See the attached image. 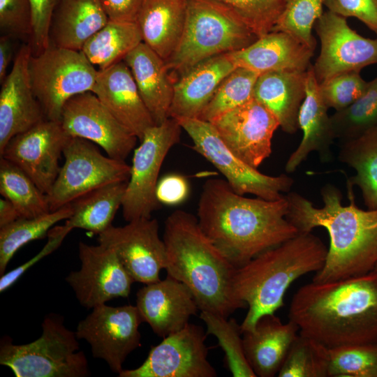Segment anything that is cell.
Returning <instances> with one entry per match:
<instances>
[{
  "label": "cell",
  "mask_w": 377,
  "mask_h": 377,
  "mask_svg": "<svg viewBox=\"0 0 377 377\" xmlns=\"http://www.w3.org/2000/svg\"><path fill=\"white\" fill-rule=\"evenodd\" d=\"M283 196L269 200L235 192L225 179L211 178L202 186L197 219L205 235L236 267L299 232L286 219Z\"/></svg>",
  "instance_id": "6da1fadb"
},
{
  "label": "cell",
  "mask_w": 377,
  "mask_h": 377,
  "mask_svg": "<svg viewBox=\"0 0 377 377\" xmlns=\"http://www.w3.org/2000/svg\"><path fill=\"white\" fill-rule=\"evenodd\" d=\"M349 204H342V193L327 183L320 189L323 206L313 203L295 191L285 197L286 219L299 232L325 228L330 237L326 260L312 281L325 283L368 274L377 264V209H362L355 202L353 186L347 184Z\"/></svg>",
  "instance_id": "7a4b0ae2"
},
{
  "label": "cell",
  "mask_w": 377,
  "mask_h": 377,
  "mask_svg": "<svg viewBox=\"0 0 377 377\" xmlns=\"http://www.w3.org/2000/svg\"><path fill=\"white\" fill-rule=\"evenodd\" d=\"M289 320L328 348L377 343V273L304 285L291 300Z\"/></svg>",
  "instance_id": "3957f363"
},
{
  "label": "cell",
  "mask_w": 377,
  "mask_h": 377,
  "mask_svg": "<svg viewBox=\"0 0 377 377\" xmlns=\"http://www.w3.org/2000/svg\"><path fill=\"white\" fill-rule=\"evenodd\" d=\"M163 239L167 276L190 289L200 311L228 318L247 306L233 293L236 267L205 235L195 216L181 209L172 212L165 221Z\"/></svg>",
  "instance_id": "277c9868"
},
{
  "label": "cell",
  "mask_w": 377,
  "mask_h": 377,
  "mask_svg": "<svg viewBox=\"0 0 377 377\" xmlns=\"http://www.w3.org/2000/svg\"><path fill=\"white\" fill-rule=\"evenodd\" d=\"M327 253L325 244L312 232H298L236 268L233 293L248 307L242 332L252 330L261 316L281 308L290 285L304 274L319 271Z\"/></svg>",
  "instance_id": "5b68a950"
},
{
  "label": "cell",
  "mask_w": 377,
  "mask_h": 377,
  "mask_svg": "<svg viewBox=\"0 0 377 377\" xmlns=\"http://www.w3.org/2000/svg\"><path fill=\"white\" fill-rule=\"evenodd\" d=\"M257 39L237 13L221 0H186L184 30L165 65L169 72L181 75L207 59L242 50Z\"/></svg>",
  "instance_id": "8992f818"
},
{
  "label": "cell",
  "mask_w": 377,
  "mask_h": 377,
  "mask_svg": "<svg viewBox=\"0 0 377 377\" xmlns=\"http://www.w3.org/2000/svg\"><path fill=\"white\" fill-rule=\"evenodd\" d=\"M42 334L26 344H15L9 337L1 341L0 364L16 377H87L88 360L80 350L75 332L68 329L62 316L47 315Z\"/></svg>",
  "instance_id": "52a82bcc"
},
{
  "label": "cell",
  "mask_w": 377,
  "mask_h": 377,
  "mask_svg": "<svg viewBox=\"0 0 377 377\" xmlns=\"http://www.w3.org/2000/svg\"><path fill=\"white\" fill-rule=\"evenodd\" d=\"M29 76L46 119L60 121L63 108L72 97L91 91L98 70L81 50L49 45L31 54Z\"/></svg>",
  "instance_id": "ba28073f"
},
{
  "label": "cell",
  "mask_w": 377,
  "mask_h": 377,
  "mask_svg": "<svg viewBox=\"0 0 377 377\" xmlns=\"http://www.w3.org/2000/svg\"><path fill=\"white\" fill-rule=\"evenodd\" d=\"M193 142V149L210 162L238 194H253L274 200L290 191L293 179L286 174L270 176L260 172L232 152L213 124L199 118H174Z\"/></svg>",
  "instance_id": "9c48e42d"
},
{
  "label": "cell",
  "mask_w": 377,
  "mask_h": 377,
  "mask_svg": "<svg viewBox=\"0 0 377 377\" xmlns=\"http://www.w3.org/2000/svg\"><path fill=\"white\" fill-rule=\"evenodd\" d=\"M64 163L47 195L51 212L104 185L127 182L131 165L103 155L94 143L70 137L64 150Z\"/></svg>",
  "instance_id": "30bf717a"
},
{
  "label": "cell",
  "mask_w": 377,
  "mask_h": 377,
  "mask_svg": "<svg viewBox=\"0 0 377 377\" xmlns=\"http://www.w3.org/2000/svg\"><path fill=\"white\" fill-rule=\"evenodd\" d=\"M182 127L172 117L149 128L135 149L130 177L122 202V213L128 222L151 218L158 209L156 188L160 170L171 148L180 140Z\"/></svg>",
  "instance_id": "8fae6325"
},
{
  "label": "cell",
  "mask_w": 377,
  "mask_h": 377,
  "mask_svg": "<svg viewBox=\"0 0 377 377\" xmlns=\"http://www.w3.org/2000/svg\"><path fill=\"white\" fill-rule=\"evenodd\" d=\"M91 310L79 322L75 334L90 345L94 358L104 360L119 374L128 355L140 346L139 327L143 320L133 305L112 306L105 303Z\"/></svg>",
  "instance_id": "7c38bea8"
},
{
  "label": "cell",
  "mask_w": 377,
  "mask_h": 377,
  "mask_svg": "<svg viewBox=\"0 0 377 377\" xmlns=\"http://www.w3.org/2000/svg\"><path fill=\"white\" fill-rule=\"evenodd\" d=\"M207 332L198 325L188 323L181 330L153 346L137 368L123 369L119 377H216L207 359Z\"/></svg>",
  "instance_id": "4fadbf2b"
},
{
  "label": "cell",
  "mask_w": 377,
  "mask_h": 377,
  "mask_svg": "<svg viewBox=\"0 0 377 377\" xmlns=\"http://www.w3.org/2000/svg\"><path fill=\"white\" fill-rule=\"evenodd\" d=\"M313 29L320 51L312 68L320 84L332 77L360 72L377 64V37L365 38L348 25L346 18L330 10L323 12Z\"/></svg>",
  "instance_id": "5bb4252c"
},
{
  "label": "cell",
  "mask_w": 377,
  "mask_h": 377,
  "mask_svg": "<svg viewBox=\"0 0 377 377\" xmlns=\"http://www.w3.org/2000/svg\"><path fill=\"white\" fill-rule=\"evenodd\" d=\"M98 242L114 250L134 281H158L165 269L166 248L155 219L140 218L124 226L112 225L98 235Z\"/></svg>",
  "instance_id": "9a60e30c"
},
{
  "label": "cell",
  "mask_w": 377,
  "mask_h": 377,
  "mask_svg": "<svg viewBox=\"0 0 377 377\" xmlns=\"http://www.w3.org/2000/svg\"><path fill=\"white\" fill-rule=\"evenodd\" d=\"M80 268L71 272L66 281L80 304L91 309L118 297H127L133 279L124 268L116 253L99 244L78 245Z\"/></svg>",
  "instance_id": "2e32d148"
},
{
  "label": "cell",
  "mask_w": 377,
  "mask_h": 377,
  "mask_svg": "<svg viewBox=\"0 0 377 377\" xmlns=\"http://www.w3.org/2000/svg\"><path fill=\"white\" fill-rule=\"evenodd\" d=\"M60 122L69 137L89 140L118 160L125 161L138 140L91 91L71 98L63 108Z\"/></svg>",
  "instance_id": "e0dca14e"
},
{
  "label": "cell",
  "mask_w": 377,
  "mask_h": 377,
  "mask_svg": "<svg viewBox=\"0 0 377 377\" xmlns=\"http://www.w3.org/2000/svg\"><path fill=\"white\" fill-rule=\"evenodd\" d=\"M69 138L60 121L45 119L13 137L0 157L18 166L47 194L59 172V161Z\"/></svg>",
  "instance_id": "ac0fdd59"
},
{
  "label": "cell",
  "mask_w": 377,
  "mask_h": 377,
  "mask_svg": "<svg viewBox=\"0 0 377 377\" xmlns=\"http://www.w3.org/2000/svg\"><path fill=\"white\" fill-rule=\"evenodd\" d=\"M210 122L228 148L255 168L270 156L279 127L274 116L254 98Z\"/></svg>",
  "instance_id": "d6986e66"
},
{
  "label": "cell",
  "mask_w": 377,
  "mask_h": 377,
  "mask_svg": "<svg viewBox=\"0 0 377 377\" xmlns=\"http://www.w3.org/2000/svg\"><path fill=\"white\" fill-rule=\"evenodd\" d=\"M30 45L18 50L0 91V153L8 142L46 119L35 96L28 71Z\"/></svg>",
  "instance_id": "ffe728a7"
},
{
  "label": "cell",
  "mask_w": 377,
  "mask_h": 377,
  "mask_svg": "<svg viewBox=\"0 0 377 377\" xmlns=\"http://www.w3.org/2000/svg\"><path fill=\"white\" fill-rule=\"evenodd\" d=\"M135 306L143 322L163 338L184 328L199 310L190 289L169 276L140 288Z\"/></svg>",
  "instance_id": "44dd1931"
},
{
  "label": "cell",
  "mask_w": 377,
  "mask_h": 377,
  "mask_svg": "<svg viewBox=\"0 0 377 377\" xmlns=\"http://www.w3.org/2000/svg\"><path fill=\"white\" fill-rule=\"evenodd\" d=\"M91 92L139 140L149 128L155 125L131 71L123 60L98 71Z\"/></svg>",
  "instance_id": "7402d4cb"
},
{
  "label": "cell",
  "mask_w": 377,
  "mask_h": 377,
  "mask_svg": "<svg viewBox=\"0 0 377 377\" xmlns=\"http://www.w3.org/2000/svg\"><path fill=\"white\" fill-rule=\"evenodd\" d=\"M328 109L311 65L307 71L306 96L298 117L299 128L303 136L286 161L287 173L294 172L311 152H316L323 163L332 161V146L336 138Z\"/></svg>",
  "instance_id": "603a6c76"
},
{
  "label": "cell",
  "mask_w": 377,
  "mask_h": 377,
  "mask_svg": "<svg viewBox=\"0 0 377 377\" xmlns=\"http://www.w3.org/2000/svg\"><path fill=\"white\" fill-rule=\"evenodd\" d=\"M228 54L236 67L260 75L271 71L306 72L311 66L314 50L287 33L272 31L246 47Z\"/></svg>",
  "instance_id": "cb8c5ba5"
},
{
  "label": "cell",
  "mask_w": 377,
  "mask_h": 377,
  "mask_svg": "<svg viewBox=\"0 0 377 377\" xmlns=\"http://www.w3.org/2000/svg\"><path fill=\"white\" fill-rule=\"evenodd\" d=\"M298 332L294 322L283 323L274 313L261 316L252 330L242 332L244 353L256 376L279 374Z\"/></svg>",
  "instance_id": "d4e9b609"
},
{
  "label": "cell",
  "mask_w": 377,
  "mask_h": 377,
  "mask_svg": "<svg viewBox=\"0 0 377 377\" xmlns=\"http://www.w3.org/2000/svg\"><path fill=\"white\" fill-rule=\"evenodd\" d=\"M236 66L228 53L207 59L174 82L172 118H199L223 79Z\"/></svg>",
  "instance_id": "484cf974"
},
{
  "label": "cell",
  "mask_w": 377,
  "mask_h": 377,
  "mask_svg": "<svg viewBox=\"0 0 377 377\" xmlns=\"http://www.w3.org/2000/svg\"><path fill=\"white\" fill-rule=\"evenodd\" d=\"M128 66L139 93L155 125L170 118L174 94L165 61L142 42L123 59Z\"/></svg>",
  "instance_id": "4316f807"
},
{
  "label": "cell",
  "mask_w": 377,
  "mask_h": 377,
  "mask_svg": "<svg viewBox=\"0 0 377 377\" xmlns=\"http://www.w3.org/2000/svg\"><path fill=\"white\" fill-rule=\"evenodd\" d=\"M307 71H271L259 75L253 98L276 119L279 127L288 134L299 128L298 117L306 96Z\"/></svg>",
  "instance_id": "83f0119b"
},
{
  "label": "cell",
  "mask_w": 377,
  "mask_h": 377,
  "mask_svg": "<svg viewBox=\"0 0 377 377\" xmlns=\"http://www.w3.org/2000/svg\"><path fill=\"white\" fill-rule=\"evenodd\" d=\"M108 21L100 0H59L51 18L50 45L81 50Z\"/></svg>",
  "instance_id": "f1b7e54d"
},
{
  "label": "cell",
  "mask_w": 377,
  "mask_h": 377,
  "mask_svg": "<svg viewBox=\"0 0 377 377\" xmlns=\"http://www.w3.org/2000/svg\"><path fill=\"white\" fill-rule=\"evenodd\" d=\"M186 13V0H143L136 21L142 42L165 61L177 46Z\"/></svg>",
  "instance_id": "f546056e"
},
{
  "label": "cell",
  "mask_w": 377,
  "mask_h": 377,
  "mask_svg": "<svg viewBox=\"0 0 377 377\" xmlns=\"http://www.w3.org/2000/svg\"><path fill=\"white\" fill-rule=\"evenodd\" d=\"M339 145V161L355 171L347 184L360 188L368 209H377V127Z\"/></svg>",
  "instance_id": "4dcf8cb0"
},
{
  "label": "cell",
  "mask_w": 377,
  "mask_h": 377,
  "mask_svg": "<svg viewBox=\"0 0 377 377\" xmlns=\"http://www.w3.org/2000/svg\"><path fill=\"white\" fill-rule=\"evenodd\" d=\"M127 182L104 185L73 200L70 203L72 214L65 223L72 230L80 228L97 235L104 232L122 205Z\"/></svg>",
  "instance_id": "1f68e13d"
},
{
  "label": "cell",
  "mask_w": 377,
  "mask_h": 377,
  "mask_svg": "<svg viewBox=\"0 0 377 377\" xmlns=\"http://www.w3.org/2000/svg\"><path fill=\"white\" fill-rule=\"evenodd\" d=\"M142 42L136 22L109 20L87 41L81 51L99 71L122 61Z\"/></svg>",
  "instance_id": "d6a6232c"
},
{
  "label": "cell",
  "mask_w": 377,
  "mask_h": 377,
  "mask_svg": "<svg viewBox=\"0 0 377 377\" xmlns=\"http://www.w3.org/2000/svg\"><path fill=\"white\" fill-rule=\"evenodd\" d=\"M72 214L71 204L45 214L32 218H19L0 227V276L15 253L29 242L47 236L58 222L68 219Z\"/></svg>",
  "instance_id": "836d02e7"
},
{
  "label": "cell",
  "mask_w": 377,
  "mask_h": 377,
  "mask_svg": "<svg viewBox=\"0 0 377 377\" xmlns=\"http://www.w3.org/2000/svg\"><path fill=\"white\" fill-rule=\"evenodd\" d=\"M0 193L14 205L19 218L51 212L46 194L22 169L3 157H0Z\"/></svg>",
  "instance_id": "e575fe53"
},
{
  "label": "cell",
  "mask_w": 377,
  "mask_h": 377,
  "mask_svg": "<svg viewBox=\"0 0 377 377\" xmlns=\"http://www.w3.org/2000/svg\"><path fill=\"white\" fill-rule=\"evenodd\" d=\"M200 318L206 325L207 334L216 337L232 376L256 377L246 360L241 326L236 320L207 311H200Z\"/></svg>",
  "instance_id": "d590c367"
},
{
  "label": "cell",
  "mask_w": 377,
  "mask_h": 377,
  "mask_svg": "<svg viewBox=\"0 0 377 377\" xmlns=\"http://www.w3.org/2000/svg\"><path fill=\"white\" fill-rule=\"evenodd\" d=\"M335 138L339 142L359 136L377 127V76L368 82L361 96L348 108L331 115Z\"/></svg>",
  "instance_id": "8d00e7d4"
},
{
  "label": "cell",
  "mask_w": 377,
  "mask_h": 377,
  "mask_svg": "<svg viewBox=\"0 0 377 377\" xmlns=\"http://www.w3.org/2000/svg\"><path fill=\"white\" fill-rule=\"evenodd\" d=\"M258 76L254 71L236 67L221 82L199 119L210 122L251 100Z\"/></svg>",
  "instance_id": "74e56055"
},
{
  "label": "cell",
  "mask_w": 377,
  "mask_h": 377,
  "mask_svg": "<svg viewBox=\"0 0 377 377\" xmlns=\"http://www.w3.org/2000/svg\"><path fill=\"white\" fill-rule=\"evenodd\" d=\"M328 348L299 332L280 369L279 377H328Z\"/></svg>",
  "instance_id": "f35d334b"
},
{
  "label": "cell",
  "mask_w": 377,
  "mask_h": 377,
  "mask_svg": "<svg viewBox=\"0 0 377 377\" xmlns=\"http://www.w3.org/2000/svg\"><path fill=\"white\" fill-rule=\"evenodd\" d=\"M323 6L324 0H286L272 31L287 33L315 50L316 40L312 31L324 12Z\"/></svg>",
  "instance_id": "ab89813d"
},
{
  "label": "cell",
  "mask_w": 377,
  "mask_h": 377,
  "mask_svg": "<svg viewBox=\"0 0 377 377\" xmlns=\"http://www.w3.org/2000/svg\"><path fill=\"white\" fill-rule=\"evenodd\" d=\"M328 377H377V343L328 348Z\"/></svg>",
  "instance_id": "60d3db41"
},
{
  "label": "cell",
  "mask_w": 377,
  "mask_h": 377,
  "mask_svg": "<svg viewBox=\"0 0 377 377\" xmlns=\"http://www.w3.org/2000/svg\"><path fill=\"white\" fill-rule=\"evenodd\" d=\"M260 38L272 31L286 0H221Z\"/></svg>",
  "instance_id": "b9f144b4"
},
{
  "label": "cell",
  "mask_w": 377,
  "mask_h": 377,
  "mask_svg": "<svg viewBox=\"0 0 377 377\" xmlns=\"http://www.w3.org/2000/svg\"><path fill=\"white\" fill-rule=\"evenodd\" d=\"M368 82L360 72L354 71L332 77L319 84L321 96L329 108L343 110L353 104L367 89Z\"/></svg>",
  "instance_id": "7bdbcfd3"
},
{
  "label": "cell",
  "mask_w": 377,
  "mask_h": 377,
  "mask_svg": "<svg viewBox=\"0 0 377 377\" xmlns=\"http://www.w3.org/2000/svg\"><path fill=\"white\" fill-rule=\"evenodd\" d=\"M0 29L2 35L31 38L33 13L29 0H0Z\"/></svg>",
  "instance_id": "ee69618b"
},
{
  "label": "cell",
  "mask_w": 377,
  "mask_h": 377,
  "mask_svg": "<svg viewBox=\"0 0 377 377\" xmlns=\"http://www.w3.org/2000/svg\"><path fill=\"white\" fill-rule=\"evenodd\" d=\"M324 6L345 18H357L377 35V0H324Z\"/></svg>",
  "instance_id": "f6af8a7d"
},
{
  "label": "cell",
  "mask_w": 377,
  "mask_h": 377,
  "mask_svg": "<svg viewBox=\"0 0 377 377\" xmlns=\"http://www.w3.org/2000/svg\"><path fill=\"white\" fill-rule=\"evenodd\" d=\"M33 13L31 48L34 54L50 45V27L52 13L59 0H29Z\"/></svg>",
  "instance_id": "bcb514c9"
},
{
  "label": "cell",
  "mask_w": 377,
  "mask_h": 377,
  "mask_svg": "<svg viewBox=\"0 0 377 377\" xmlns=\"http://www.w3.org/2000/svg\"><path fill=\"white\" fill-rule=\"evenodd\" d=\"M72 230L66 223L51 228L47 233L48 242L43 249L34 257L14 269L3 274L0 278V292H4L12 286L29 268L45 256H48L61 244L67 234Z\"/></svg>",
  "instance_id": "7dc6e473"
},
{
  "label": "cell",
  "mask_w": 377,
  "mask_h": 377,
  "mask_svg": "<svg viewBox=\"0 0 377 377\" xmlns=\"http://www.w3.org/2000/svg\"><path fill=\"white\" fill-rule=\"evenodd\" d=\"M189 191V184L184 176L170 173L158 180L156 188V196L160 204L175 206L187 199Z\"/></svg>",
  "instance_id": "c3c4849f"
},
{
  "label": "cell",
  "mask_w": 377,
  "mask_h": 377,
  "mask_svg": "<svg viewBox=\"0 0 377 377\" xmlns=\"http://www.w3.org/2000/svg\"><path fill=\"white\" fill-rule=\"evenodd\" d=\"M143 0H100L109 20L135 22Z\"/></svg>",
  "instance_id": "681fc988"
},
{
  "label": "cell",
  "mask_w": 377,
  "mask_h": 377,
  "mask_svg": "<svg viewBox=\"0 0 377 377\" xmlns=\"http://www.w3.org/2000/svg\"><path fill=\"white\" fill-rule=\"evenodd\" d=\"M9 35L0 37V83L1 84L8 75V68L13 59L14 39Z\"/></svg>",
  "instance_id": "f907efd6"
},
{
  "label": "cell",
  "mask_w": 377,
  "mask_h": 377,
  "mask_svg": "<svg viewBox=\"0 0 377 377\" xmlns=\"http://www.w3.org/2000/svg\"><path fill=\"white\" fill-rule=\"evenodd\" d=\"M19 219L14 205L7 199H0V227L6 226Z\"/></svg>",
  "instance_id": "816d5d0a"
},
{
  "label": "cell",
  "mask_w": 377,
  "mask_h": 377,
  "mask_svg": "<svg viewBox=\"0 0 377 377\" xmlns=\"http://www.w3.org/2000/svg\"><path fill=\"white\" fill-rule=\"evenodd\" d=\"M374 271L375 272L377 273V264H376V267H375Z\"/></svg>",
  "instance_id": "f5cc1de1"
}]
</instances>
